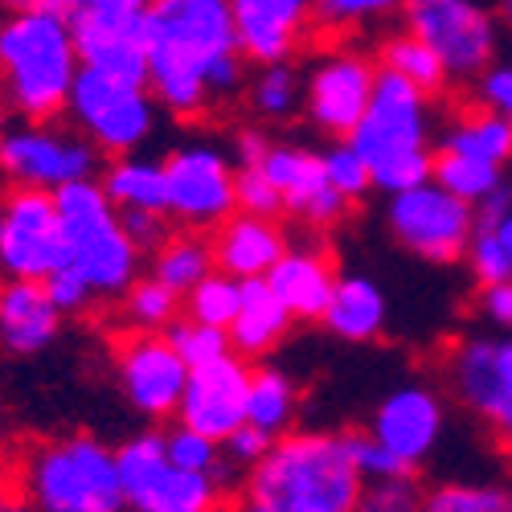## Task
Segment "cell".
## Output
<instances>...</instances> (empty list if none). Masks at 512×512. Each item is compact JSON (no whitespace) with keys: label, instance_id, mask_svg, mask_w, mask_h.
I'll return each instance as SVG.
<instances>
[{"label":"cell","instance_id":"16","mask_svg":"<svg viewBox=\"0 0 512 512\" xmlns=\"http://www.w3.org/2000/svg\"><path fill=\"white\" fill-rule=\"evenodd\" d=\"M377 70L381 66H373V58H365L361 50H349V46L328 50L312 66V74L304 82V107H308V119L324 136H332V140L353 136V127L361 123V115L373 99Z\"/></svg>","mask_w":512,"mask_h":512},{"label":"cell","instance_id":"4","mask_svg":"<svg viewBox=\"0 0 512 512\" xmlns=\"http://www.w3.org/2000/svg\"><path fill=\"white\" fill-rule=\"evenodd\" d=\"M431 99L422 87L406 82L402 74L377 70L373 99L353 127V148L369 160L373 189L402 193L435 177V152H431Z\"/></svg>","mask_w":512,"mask_h":512},{"label":"cell","instance_id":"3","mask_svg":"<svg viewBox=\"0 0 512 512\" xmlns=\"http://www.w3.org/2000/svg\"><path fill=\"white\" fill-rule=\"evenodd\" d=\"M246 492L279 512H357L365 476L345 435L287 431L250 467Z\"/></svg>","mask_w":512,"mask_h":512},{"label":"cell","instance_id":"55","mask_svg":"<svg viewBox=\"0 0 512 512\" xmlns=\"http://www.w3.org/2000/svg\"><path fill=\"white\" fill-rule=\"evenodd\" d=\"M13 504V492H9V480H5V472H0V512H5Z\"/></svg>","mask_w":512,"mask_h":512},{"label":"cell","instance_id":"36","mask_svg":"<svg viewBox=\"0 0 512 512\" xmlns=\"http://www.w3.org/2000/svg\"><path fill=\"white\" fill-rule=\"evenodd\" d=\"M164 447H168V455H173V463L189 467V472H209V476H218L222 484L234 480V467L226 463L222 443L201 435V431H193V426H185V422L168 426V431H164Z\"/></svg>","mask_w":512,"mask_h":512},{"label":"cell","instance_id":"50","mask_svg":"<svg viewBox=\"0 0 512 512\" xmlns=\"http://www.w3.org/2000/svg\"><path fill=\"white\" fill-rule=\"evenodd\" d=\"M480 312L496 332H512V279L484 283L480 291Z\"/></svg>","mask_w":512,"mask_h":512},{"label":"cell","instance_id":"43","mask_svg":"<svg viewBox=\"0 0 512 512\" xmlns=\"http://www.w3.org/2000/svg\"><path fill=\"white\" fill-rule=\"evenodd\" d=\"M345 439H349V451H353V459H357V467H361V476L365 480H381V476H402V472H414V467H406L386 443L381 439H373L369 431H345Z\"/></svg>","mask_w":512,"mask_h":512},{"label":"cell","instance_id":"41","mask_svg":"<svg viewBox=\"0 0 512 512\" xmlns=\"http://www.w3.org/2000/svg\"><path fill=\"white\" fill-rule=\"evenodd\" d=\"M422 496L426 492L414 484V472L381 476V480H365L357 512H422Z\"/></svg>","mask_w":512,"mask_h":512},{"label":"cell","instance_id":"33","mask_svg":"<svg viewBox=\"0 0 512 512\" xmlns=\"http://www.w3.org/2000/svg\"><path fill=\"white\" fill-rule=\"evenodd\" d=\"M177 312H181V295L152 275L136 279L123 295V316L136 332H168L177 324Z\"/></svg>","mask_w":512,"mask_h":512},{"label":"cell","instance_id":"1","mask_svg":"<svg viewBox=\"0 0 512 512\" xmlns=\"http://www.w3.org/2000/svg\"><path fill=\"white\" fill-rule=\"evenodd\" d=\"M148 17V87L164 111L197 119L246 82V54L230 0H152Z\"/></svg>","mask_w":512,"mask_h":512},{"label":"cell","instance_id":"7","mask_svg":"<svg viewBox=\"0 0 512 512\" xmlns=\"http://www.w3.org/2000/svg\"><path fill=\"white\" fill-rule=\"evenodd\" d=\"M156 107L160 103L148 82L82 66L70 87L66 115L103 156H127L140 152L156 132Z\"/></svg>","mask_w":512,"mask_h":512},{"label":"cell","instance_id":"37","mask_svg":"<svg viewBox=\"0 0 512 512\" xmlns=\"http://www.w3.org/2000/svg\"><path fill=\"white\" fill-rule=\"evenodd\" d=\"M168 340H173L177 353L189 361V369H193V365H209V361H218V357L234 353V345H230V328L201 324V320H193V316H185V320H177L173 328H168Z\"/></svg>","mask_w":512,"mask_h":512},{"label":"cell","instance_id":"32","mask_svg":"<svg viewBox=\"0 0 512 512\" xmlns=\"http://www.w3.org/2000/svg\"><path fill=\"white\" fill-rule=\"evenodd\" d=\"M435 181H439L443 189H451L455 197L472 201V205H484L496 189L508 185V177H504L500 164H484V160L459 156V152H439V156H435Z\"/></svg>","mask_w":512,"mask_h":512},{"label":"cell","instance_id":"45","mask_svg":"<svg viewBox=\"0 0 512 512\" xmlns=\"http://www.w3.org/2000/svg\"><path fill=\"white\" fill-rule=\"evenodd\" d=\"M119 218H123L127 238H132L144 254H156L168 242V234H173V218L160 209H119Z\"/></svg>","mask_w":512,"mask_h":512},{"label":"cell","instance_id":"24","mask_svg":"<svg viewBox=\"0 0 512 512\" xmlns=\"http://www.w3.org/2000/svg\"><path fill=\"white\" fill-rule=\"evenodd\" d=\"M267 283L275 287V295L295 320H320L336 287V267L324 254V246L300 242L283 250V259L271 267Z\"/></svg>","mask_w":512,"mask_h":512},{"label":"cell","instance_id":"27","mask_svg":"<svg viewBox=\"0 0 512 512\" xmlns=\"http://www.w3.org/2000/svg\"><path fill=\"white\" fill-rule=\"evenodd\" d=\"M439 152H459V156L508 168L512 164V123L480 103L476 111H463L447 123Z\"/></svg>","mask_w":512,"mask_h":512},{"label":"cell","instance_id":"42","mask_svg":"<svg viewBox=\"0 0 512 512\" xmlns=\"http://www.w3.org/2000/svg\"><path fill=\"white\" fill-rule=\"evenodd\" d=\"M238 209L242 213H259V218H279L283 213V197H279V189L267 177L263 164L238 168Z\"/></svg>","mask_w":512,"mask_h":512},{"label":"cell","instance_id":"52","mask_svg":"<svg viewBox=\"0 0 512 512\" xmlns=\"http://www.w3.org/2000/svg\"><path fill=\"white\" fill-rule=\"evenodd\" d=\"M70 13H148L152 0H66Z\"/></svg>","mask_w":512,"mask_h":512},{"label":"cell","instance_id":"20","mask_svg":"<svg viewBox=\"0 0 512 512\" xmlns=\"http://www.w3.org/2000/svg\"><path fill=\"white\" fill-rule=\"evenodd\" d=\"M447 431L443 398L426 386H402L377 402L369 418V435L386 443L406 467H418L426 455L439 447Z\"/></svg>","mask_w":512,"mask_h":512},{"label":"cell","instance_id":"58","mask_svg":"<svg viewBox=\"0 0 512 512\" xmlns=\"http://www.w3.org/2000/svg\"><path fill=\"white\" fill-rule=\"evenodd\" d=\"M504 512H512V492H508V504H504Z\"/></svg>","mask_w":512,"mask_h":512},{"label":"cell","instance_id":"18","mask_svg":"<svg viewBox=\"0 0 512 512\" xmlns=\"http://www.w3.org/2000/svg\"><path fill=\"white\" fill-rule=\"evenodd\" d=\"M238 50L254 66L291 62L304 41L320 29L316 0H230Z\"/></svg>","mask_w":512,"mask_h":512},{"label":"cell","instance_id":"39","mask_svg":"<svg viewBox=\"0 0 512 512\" xmlns=\"http://www.w3.org/2000/svg\"><path fill=\"white\" fill-rule=\"evenodd\" d=\"M320 160H324V173H328V181L345 193L349 201H361L369 189H373V173H369V160L353 148V140H332L324 152H320Z\"/></svg>","mask_w":512,"mask_h":512},{"label":"cell","instance_id":"11","mask_svg":"<svg viewBox=\"0 0 512 512\" xmlns=\"http://www.w3.org/2000/svg\"><path fill=\"white\" fill-rule=\"evenodd\" d=\"M168 218L181 230H218L238 213V164L209 140L181 144L164 156Z\"/></svg>","mask_w":512,"mask_h":512},{"label":"cell","instance_id":"47","mask_svg":"<svg viewBox=\"0 0 512 512\" xmlns=\"http://www.w3.org/2000/svg\"><path fill=\"white\" fill-rule=\"evenodd\" d=\"M271 447H275V435H267L263 426H254V422H242L238 431L222 443V455H226L230 467H254Z\"/></svg>","mask_w":512,"mask_h":512},{"label":"cell","instance_id":"10","mask_svg":"<svg viewBox=\"0 0 512 512\" xmlns=\"http://www.w3.org/2000/svg\"><path fill=\"white\" fill-rule=\"evenodd\" d=\"M386 222H390V234L398 238V246H406L414 259L455 263L467 254V242H472V234L480 226V213L472 201L455 197L451 189H443L431 177L414 189L390 193Z\"/></svg>","mask_w":512,"mask_h":512},{"label":"cell","instance_id":"9","mask_svg":"<svg viewBox=\"0 0 512 512\" xmlns=\"http://www.w3.org/2000/svg\"><path fill=\"white\" fill-rule=\"evenodd\" d=\"M119 455V480L127 508L144 512H213L222 496V480L209 472H189V467L173 463L164 447V431H140Z\"/></svg>","mask_w":512,"mask_h":512},{"label":"cell","instance_id":"59","mask_svg":"<svg viewBox=\"0 0 512 512\" xmlns=\"http://www.w3.org/2000/svg\"><path fill=\"white\" fill-rule=\"evenodd\" d=\"M132 512H144V508H132Z\"/></svg>","mask_w":512,"mask_h":512},{"label":"cell","instance_id":"15","mask_svg":"<svg viewBox=\"0 0 512 512\" xmlns=\"http://www.w3.org/2000/svg\"><path fill=\"white\" fill-rule=\"evenodd\" d=\"M115 373L136 414H144L148 422L177 418L189 386V361L177 353L168 332H132L119 345Z\"/></svg>","mask_w":512,"mask_h":512},{"label":"cell","instance_id":"30","mask_svg":"<svg viewBox=\"0 0 512 512\" xmlns=\"http://www.w3.org/2000/svg\"><path fill=\"white\" fill-rule=\"evenodd\" d=\"M295 406H300V398H295V381L275 369V365H263L250 373V398H246V422L263 426L267 435H287L291 422H295Z\"/></svg>","mask_w":512,"mask_h":512},{"label":"cell","instance_id":"12","mask_svg":"<svg viewBox=\"0 0 512 512\" xmlns=\"http://www.w3.org/2000/svg\"><path fill=\"white\" fill-rule=\"evenodd\" d=\"M66 263V234L54 193L9 185L0 193V279L46 283Z\"/></svg>","mask_w":512,"mask_h":512},{"label":"cell","instance_id":"5","mask_svg":"<svg viewBox=\"0 0 512 512\" xmlns=\"http://www.w3.org/2000/svg\"><path fill=\"white\" fill-rule=\"evenodd\" d=\"M29 512H123L119 455L95 435H62L29 447L21 459Z\"/></svg>","mask_w":512,"mask_h":512},{"label":"cell","instance_id":"2","mask_svg":"<svg viewBox=\"0 0 512 512\" xmlns=\"http://www.w3.org/2000/svg\"><path fill=\"white\" fill-rule=\"evenodd\" d=\"M82 70L66 5L0 13V99L21 119H58Z\"/></svg>","mask_w":512,"mask_h":512},{"label":"cell","instance_id":"44","mask_svg":"<svg viewBox=\"0 0 512 512\" xmlns=\"http://www.w3.org/2000/svg\"><path fill=\"white\" fill-rule=\"evenodd\" d=\"M467 263H472V275L480 283H500V279H512V263H508V254L504 246L496 242V234L488 226H476L472 242H467V254H463Z\"/></svg>","mask_w":512,"mask_h":512},{"label":"cell","instance_id":"56","mask_svg":"<svg viewBox=\"0 0 512 512\" xmlns=\"http://www.w3.org/2000/svg\"><path fill=\"white\" fill-rule=\"evenodd\" d=\"M0 447H5V414H0Z\"/></svg>","mask_w":512,"mask_h":512},{"label":"cell","instance_id":"22","mask_svg":"<svg viewBox=\"0 0 512 512\" xmlns=\"http://www.w3.org/2000/svg\"><path fill=\"white\" fill-rule=\"evenodd\" d=\"M62 332V312L50 300L46 283L5 279L0 283V353L37 357L46 353Z\"/></svg>","mask_w":512,"mask_h":512},{"label":"cell","instance_id":"57","mask_svg":"<svg viewBox=\"0 0 512 512\" xmlns=\"http://www.w3.org/2000/svg\"><path fill=\"white\" fill-rule=\"evenodd\" d=\"M504 13H508V21H512V0H504Z\"/></svg>","mask_w":512,"mask_h":512},{"label":"cell","instance_id":"25","mask_svg":"<svg viewBox=\"0 0 512 512\" xmlns=\"http://www.w3.org/2000/svg\"><path fill=\"white\" fill-rule=\"evenodd\" d=\"M390 320V304H386V291H381L369 275H336L332 287V300L320 316V324L349 340V345H365V340H377L386 332Z\"/></svg>","mask_w":512,"mask_h":512},{"label":"cell","instance_id":"51","mask_svg":"<svg viewBox=\"0 0 512 512\" xmlns=\"http://www.w3.org/2000/svg\"><path fill=\"white\" fill-rule=\"evenodd\" d=\"M271 136L263 132V127H242V132L234 136V156H238V168H250V164H263L267 152H271Z\"/></svg>","mask_w":512,"mask_h":512},{"label":"cell","instance_id":"23","mask_svg":"<svg viewBox=\"0 0 512 512\" xmlns=\"http://www.w3.org/2000/svg\"><path fill=\"white\" fill-rule=\"evenodd\" d=\"M287 246L291 242L275 218H259V213L238 209L213 234V259H218V271L234 279H267Z\"/></svg>","mask_w":512,"mask_h":512},{"label":"cell","instance_id":"48","mask_svg":"<svg viewBox=\"0 0 512 512\" xmlns=\"http://www.w3.org/2000/svg\"><path fill=\"white\" fill-rule=\"evenodd\" d=\"M476 95L484 107H492L496 115H504L512 123V62H492L476 78Z\"/></svg>","mask_w":512,"mask_h":512},{"label":"cell","instance_id":"21","mask_svg":"<svg viewBox=\"0 0 512 512\" xmlns=\"http://www.w3.org/2000/svg\"><path fill=\"white\" fill-rule=\"evenodd\" d=\"M82 66L148 82V17L144 13H70Z\"/></svg>","mask_w":512,"mask_h":512},{"label":"cell","instance_id":"38","mask_svg":"<svg viewBox=\"0 0 512 512\" xmlns=\"http://www.w3.org/2000/svg\"><path fill=\"white\" fill-rule=\"evenodd\" d=\"M508 492L496 484H439L422 496V512H504Z\"/></svg>","mask_w":512,"mask_h":512},{"label":"cell","instance_id":"6","mask_svg":"<svg viewBox=\"0 0 512 512\" xmlns=\"http://www.w3.org/2000/svg\"><path fill=\"white\" fill-rule=\"evenodd\" d=\"M62 213V234H66V267H74L82 279L95 287L99 300L127 295L140 279L144 250L127 238L119 205L107 197L99 177L62 185L54 193Z\"/></svg>","mask_w":512,"mask_h":512},{"label":"cell","instance_id":"14","mask_svg":"<svg viewBox=\"0 0 512 512\" xmlns=\"http://www.w3.org/2000/svg\"><path fill=\"white\" fill-rule=\"evenodd\" d=\"M447 381L459 406L512 447V332L463 336L447 357Z\"/></svg>","mask_w":512,"mask_h":512},{"label":"cell","instance_id":"13","mask_svg":"<svg viewBox=\"0 0 512 512\" xmlns=\"http://www.w3.org/2000/svg\"><path fill=\"white\" fill-rule=\"evenodd\" d=\"M402 21L443 58L451 78H480L496 62L500 29L480 0H402Z\"/></svg>","mask_w":512,"mask_h":512},{"label":"cell","instance_id":"35","mask_svg":"<svg viewBox=\"0 0 512 512\" xmlns=\"http://www.w3.org/2000/svg\"><path fill=\"white\" fill-rule=\"evenodd\" d=\"M238 304H242V279H234L226 271H213L185 295V316H193L201 324L230 328L238 316Z\"/></svg>","mask_w":512,"mask_h":512},{"label":"cell","instance_id":"40","mask_svg":"<svg viewBox=\"0 0 512 512\" xmlns=\"http://www.w3.org/2000/svg\"><path fill=\"white\" fill-rule=\"evenodd\" d=\"M390 13H402V0H316V21L324 33H349Z\"/></svg>","mask_w":512,"mask_h":512},{"label":"cell","instance_id":"8","mask_svg":"<svg viewBox=\"0 0 512 512\" xmlns=\"http://www.w3.org/2000/svg\"><path fill=\"white\" fill-rule=\"evenodd\" d=\"M103 152L78 132L54 127L50 119H29L0 132V181L21 189L58 193L62 185L99 177Z\"/></svg>","mask_w":512,"mask_h":512},{"label":"cell","instance_id":"17","mask_svg":"<svg viewBox=\"0 0 512 512\" xmlns=\"http://www.w3.org/2000/svg\"><path fill=\"white\" fill-rule=\"evenodd\" d=\"M250 365L238 353H226L209 365L189 369V386L177 410V422L193 431L226 443L238 426L246 422V398H250Z\"/></svg>","mask_w":512,"mask_h":512},{"label":"cell","instance_id":"54","mask_svg":"<svg viewBox=\"0 0 512 512\" xmlns=\"http://www.w3.org/2000/svg\"><path fill=\"white\" fill-rule=\"evenodd\" d=\"M238 512H279L275 504H267L263 496H254V492H246L242 500H238Z\"/></svg>","mask_w":512,"mask_h":512},{"label":"cell","instance_id":"53","mask_svg":"<svg viewBox=\"0 0 512 512\" xmlns=\"http://www.w3.org/2000/svg\"><path fill=\"white\" fill-rule=\"evenodd\" d=\"M46 5H66V0H0V13H17V9H46Z\"/></svg>","mask_w":512,"mask_h":512},{"label":"cell","instance_id":"28","mask_svg":"<svg viewBox=\"0 0 512 512\" xmlns=\"http://www.w3.org/2000/svg\"><path fill=\"white\" fill-rule=\"evenodd\" d=\"M103 189L119 209H160L168 213V177H164V160L148 156H111L103 168Z\"/></svg>","mask_w":512,"mask_h":512},{"label":"cell","instance_id":"49","mask_svg":"<svg viewBox=\"0 0 512 512\" xmlns=\"http://www.w3.org/2000/svg\"><path fill=\"white\" fill-rule=\"evenodd\" d=\"M476 213H480V226H488L496 234V242L504 246L508 263H512V181L504 189H496L484 205H476Z\"/></svg>","mask_w":512,"mask_h":512},{"label":"cell","instance_id":"19","mask_svg":"<svg viewBox=\"0 0 512 512\" xmlns=\"http://www.w3.org/2000/svg\"><path fill=\"white\" fill-rule=\"evenodd\" d=\"M263 168H267V177L275 181V189L283 197V209L291 213V218H300L304 226H312V230L336 226L340 218H345V209L353 205L328 181L324 160L316 152H308V148L271 144Z\"/></svg>","mask_w":512,"mask_h":512},{"label":"cell","instance_id":"29","mask_svg":"<svg viewBox=\"0 0 512 512\" xmlns=\"http://www.w3.org/2000/svg\"><path fill=\"white\" fill-rule=\"evenodd\" d=\"M218 271V259H213V238H205L201 230H173L168 242L152 254V279H160L164 287H173L181 300L205 279Z\"/></svg>","mask_w":512,"mask_h":512},{"label":"cell","instance_id":"46","mask_svg":"<svg viewBox=\"0 0 512 512\" xmlns=\"http://www.w3.org/2000/svg\"><path fill=\"white\" fill-rule=\"evenodd\" d=\"M46 291H50V300L58 304V312L62 316H74V312H87L95 300H99V295H95V287L87 283V279H82L74 267H58L50 279H46Z\"/></svg>","mask_w":512,"mask_h":512},{"label":"cell","instance_id":"26","mask_svg":"<svg viewBox=\"0 0 512 512\" xmlns=\"http://www.w3.org/2000/svg\"><path fill=\"white\" fill-rule=\"evenodd\" d=\"M291 312L275 295L267 279H242V304L230 324V345L238 357H263L271 353L291 328Z\"/></svg>","mask_w":512,"mask_h":512},{"label":"cell","instance_id":"31","mask_svg":"<svg viewBox=\"0 0 512 512\" xmlns=\"http://www.w3.org/2000/svg\"><path fill=\"white\" fill-rule=\"evenodd\" d=\"M377 54H381V66L394 70V74H402L406 82L422 87L426 95H443V91H447L451 74H447L443 58H439L431 46H426L418 33L402 29V33H394V37H386Z\"/></svg>","mask_w":512,"mask_h":512},{"label":"cell","instance_id":"34","mask_svg":"<svg viewBox=\"0 0 512 512\" xmlns=\"http://www.w3.org/2000/svg\"><path fill=\"white\" fill-rule=\"evenodd\" d=\"M250 103L263 119H291L295 111L304 107V82L295 74L291 62H271L259 66V78L250 82Z\"/></svg>","mask_w":512,"mask_h":512}]
</instances>
